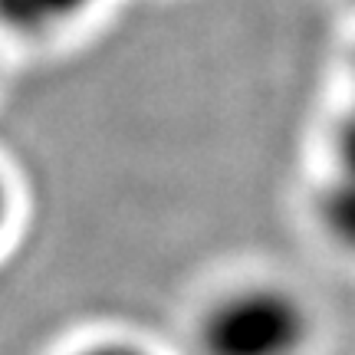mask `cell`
Instances as JSON below:
<instances>
[{"label":"cell","instance_id":"cell-1","mask_svg":"<svg viewBox=\"0 0 355 355\" xmlns=\"http://www.w3.org/2000/svg\"><path fill=\"white\" fill-rule=\"evenodd\" d=\"M309 319L293 293L247 286L224 296L201 322L204 355H296Z\"/></svg>","mask_w":355,"mask_h":355},{"label":"cell","instance_id":"cell-2","mask_svg":"<svg viewBox=\"0 0 355 355\" xmlns=\"http://www.w3.org/2000/svg\"><path fill=\"white\" fill-rule=\"evenodd\" d=\"M92 0H0V24L17 33H43L86 10Z\"/></svg>","mask_w":355,"mask_h":355},{"label":"cell","instance_id":"cell-3","mask_svg":"<svg viewBox=\"0 0 355 355\" xmlns=\"http://www.w3.org/2000/svg\"><path fill=\"white\" fill-rule=\"evenodd\" d=\"M322 214H326V224L332 234L343 243L355 247V171H345L336 181V188L326 194Z\"/></svg>","mask_w":355,"mask_h":355},{"label":"cell","instance_id":"cell-4","mask_svg":"<svg viewBox=\"0 0 355 355\" xmlns=\"http://www.w3.org/2000/svg\"><path fill=\"white\" fill-rule=\"evenodd\" d=\"M76 355H148V352H141V349L125 343H102V345H92V349H83Z\"/></svg>","mask_w":355,"mask_h":355},{"label":"cell","instance_id":"cell-5","mask_svg":"<svg viewBox=\"0 0 355 355\" xmlns=\"http://www.w3.org/2000/svg\"><path fill=\"white\" fill-rule=\"evenodd\" d=\"M343 155H345V171H355V122L349 125V132H345Z\"/></svg>","mask_w":355,"mask_h":355},{"label":"cell","instance_id":"cell-6","mask_svg":"<svg viewBox=\"0 0 355 355\" xmlns=\"http://www.w3.org/2000/svg\"><path fill=\"white\" fill-rule=\"evenodd\" d=\"M3 220H7V184L0 178V227H3Z\"/></svg>","mask_w":355,"mask_h":355}]
</instances>
